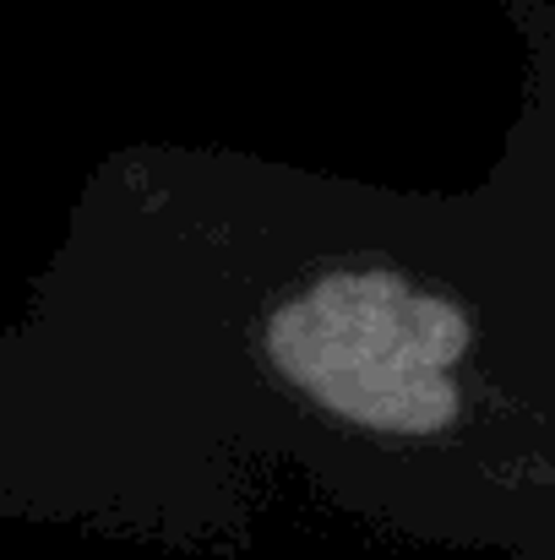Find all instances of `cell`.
<instances>
[{
  "label": "cell",
  "instance_id": "6da1fadb",
  "mask_svg": "<svg viewBox=\"0 0 555 560\" xmlns=\"http://www.w3.org/2000/svg\"><path fill=\"white\" fill-rule=\"evenodd\" d=\"M474 349L463 305L397 272L344 267L267 316V360L316 408L375 435H441L463 397L447 371Z\"/></svg>",
  "mask_w": 555,
  "mask_h": 560
}]
</instances>
